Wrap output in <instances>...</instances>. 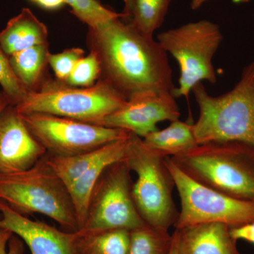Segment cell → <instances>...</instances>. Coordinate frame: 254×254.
Masks as SVG:
<instances>
[{
  "label": "cell",
  "mask_w": 254,
  "mask_h": 254,
  "mask_svg": "<svg viewBox=\"0 0 254 254\" xmlns=\"http://www.w3.org/2000/svg\"><path fill=\"white\" fill-rule=\"evenodd\" d=\"M71 7L74 15L88 28H93L100 23L115 18H123V13H117L103 6L98 0H64Z\"/></svg>",
  "instance_id": "cell-22"
},
{
  "label": "cell",
  "mask_w": 254,
  "mask_h": 254,
  "mask_svg": "<svg viewBox=\"0 0 254 254\" xmlns=\"http://www.w3.org/2000/svg\"><path fill=\"white\" fill-rule=\"evenodd\" d=\"M84 56V50L81 48H69L57 54L50 53L48 64L54 71L56 79L64 82L69 76L76 63Z\"/></svg>",
  "instance_id": "cell-25"
},
{
  "label": "cell",
  "mask_w": 254,
  "mask_h": 254,
  "mask_svg": "<svg viewBox=\"0 0 254 254\" xmlns=\"http://www.w3.org/2000/svg\"><path fill=\"white\" fill-rule=\"evenodd\" d=\"M0 227L19 237L31 254H76V232L59 230L46 222L33 220L0 200Z\"/></svg>",
  "instance_id": "cell-13"
},
{
  "label": "cell",
  "mask_w": 254,
  "mask_h": 254,
  "mask_svg": "<svg viewBox=\"0 0 254 254\" xmlns=\"http://www.w3.org/2000/svg\"><path fill=\"white\" fill-rule=\"evenodd\" d=\"M157 38L180 66L179 85L173 93L175 98H188L193 88L202 81L216 83L213 59L223 40L218 24L200 20L162 32Z\"/></svg>",
  "instance_id": "cell-7"
},
{
  "label": "cell",
  "mask_w": 254,
  "mask_h": 254,
  "mask_svg": "<svg viewBox=\"0 0 254 254\" xmlns=\"http://www.w3.org/2000/svg\"><path fill=\"white\" fill-rule=\"evenodd\" d=\"M9 104V100L6 98V95L3 93L2 91H0V113ZM0 218H1V214H0Z\"/></svg>",
  "instance_id": "cell-31"
},
{
  "label": "cell",
  "mask_w": 254,
  "mask_h": 254,
  "mask_svg": "<svg viewBox=\"0 0 254 254\" xmlns=\"http://www.w3.org/2000/svg\"><path fill=\"white\" fill-rule=\"evenodd\" d=\"M0 200L26 216L45 215L64 231L79 229L68 189L50 166L46 155L27 170L0 174Z\"/></svg>",
  "instance_id": "cell-4"
},
{
  "label": "cell",
  "mask_w": 254,
  "mask_h": 254,
  "mask_svg": "<svg viewBox=\"0 0 254 254\" xmlns=\"http://www.w3.org/2000/svg\"><path fill=\"white\" fill-rule=\"evenodd\" d=\"M125 6L123 14L124 19L131 20L133 16V8H134V0H124Z\"/></svg>",
  "instance_id": "cell-29"
},
{
  "label": "cell",
  "mask_w": 254,
  "mask_h": 254,
  "mask_svg": "<svg viewBox=\"0 0 254 254\" xmlns=\"http://www.w3.org/2000/svg\"><path fill=\"white\" fill-rule=\"evenodd\" d=\"M129 136L96 149L71 156H52L46 154L47 161L67 188L87 170L103 159L113 155H125Z\"/></svg>",
  "instance_id": "cell-16"
},
{
  "label": "cell",
  "mask_w": 254,
  "mask_h": 254,
  "mask_svg": "<svg viewBox=\"0 0 254 254\" xmlns=\"http://www.w3.org/2000/svg\"><path fill=\"white\" fill-rule=\"evenodd\" d=\"M21 115L32 135L52 156L79 154L127 138L131 133L46 114Z\"/></svg>",
  "instance_id": "cell-10"
},
{
  "label": "cell",
  "mask_w": 254,
  "mask_h": 254,
  "mask_svg": "<svg viewBox=\"0 0 254 254\" xmlns=\"http://www.w3.org/2000/svg\"><path fill=\"white\" fill-rule=\"evenodd\" d=\"M166 163L181 204L175 229L208 223L224 224L232 229L254 222V203L224 194L195 181L169 157Z\"/></svg>",
  "instance_id": "cell-9"
},
{
  "label": "cell",
  "mask_w": 254,
  "mask_h": 254,
  "mask_svg": "<svg viewBox=\"0 0 254 254\" xmlns=\"http://www.w3.org/2000/svg\"><path fill=\"white\" fill-rule=\"evenodd\" d=\"M208 1H211V0H190V8L193 11H195L200 9L205 3ZM232 1L235 3H246L248 2L250 0H232Z\"/></svg>",
  "instance_id": "cell-30"
},
{
  "label": "cell",
  "mask_w": 254,
  "mask_h": 254,
  "mask_svg": "<svg viewBox=\"0 0 254 254\" xmlns=\"http://www.w3.org/2000/svg\"><path fill=\"white\" fill-rule=\"evenodd\" d=\"M173 248H172L171 254H177V253L176 235H175V232H173Z\"/></svg>",
  "instance_id": "cell-32"
},
{
  "label": "cell",
  "mask_w": 254,
  "mask_h": 254,
  "mask_svg": "<svg viewBox=\"0 0 254 254\" xmlns=\"http://www.w3.org/2000/svg\"><path fill=\"white\" fill-rule=\"evenodd\" d=\"M32 2L47 10H57L66 4L64 0H31Z\"/></svg>",
  "instance_id": "cell-28"
},
{
  "label": "cell",
  "mask_w": 254,
  "mask_h": 254,
  "mask_svg": "<svg viewBox=\"0 0 254 254\" xmlns=\"http://www.w3.org/2000/svg\"><path fill=\"white\" fill-rule=\"evenodd\" d=\"M46 154L14 105H7L0 113V174L27 170Z\"/></svg>",
  "instance_id": "cell-12"
},
{
  "label": "cell",
  "mask_w": 254,
  "mask_h": 254,
  "mask_svg": "<svg viewBox=\"0 0 254 254\" xmlns=\"http://www.w3.org/2000/svg\"><path fill=\"white\" fill-rule=\"evenodd\" d=\"M131 173L125 158L105 169L92 191L86 218L78 231L131 232L146 225L132 195Z\"/></svg>",
  "instance_id": "cell-8"
},
{
  "label": "cell",
  "mask_w": 254,
  "mask_h": 254,
  "mask_svg": "<svg viewBox=\"0 0 254 254\" xmlns=\"http://www.w3.org/2000/svg\"><path fill=\"white\" fill-rule=\"evenodd\" d=\"M127 101L101 80L93 86L78 88L57 79H46L39 89L28 92L15 108L20 115L46 114L95 125Z\"/></svg>",
  "instance_id": "cell-6"
},
{
  "label": "cell",
  "mask_w": 254,
  "mask_h": 254,
  "mask_svg": "<svg viewBox=\"0 0 254 254\" xmlns=\"http://www.w3.org/2000/svg\"><path fill=\"white\" fill-rule=\"evenodd\" d=\"M130 232L125 230L76 232V254H127Z\"/></svg>",
  "instance_id": "cell-19"
},
{
  "label": "cell",
  "mask_w": 254,
  "mask_h": 254,
  "mask_svg": "<svg viewBox=\"0 0 254 254\" xmlns=\"http://www.w3.org/2000/svg\"><path fill=\"white\" fill-rule=\"evenodd\" d=\"M170 158L182 172L202 185L254 203L252 145L235 141L210 142Z\"/></svg>",
  "instance_id": "cell-3"
},
{
  "label": "cell",
  "mask_w": 254,
  "mask_h": 254,
  "mask_svg": "<svg viewBox=\"0 0 254 254\" xmlns=\"http://www.w3.org/2000/svg\"><path fill=\"white\" fill-rule=\"evenodd\" d=\"M0 86L1 91L9 100L10 104L16 106L21 103L28 91L15 76L10 65L9 56L0 46Z\"/></svg>",
  "instance_id": "cell-24"
},
{
  "label": "cell",
  "mask_w": 254,
  "mask_h": 254,
  "mask_svg": "<svg viewBox=\"0 0 254 254\" xmlns=\"http://www.w3.org/2000/svg\"><path fill=\"white\" fill-rule=\"evenodd\" d=\"M0 254H24L23 242L6 229L0 227Z\"/></svg>",
  "instance_id": "cell-26"
},
{
  "label": "cell",
  "mask_w": 254,
  "mask_h": 254,
  "mask_svg": "<svg viewBox=\"0 0 254 254\" xmlns=\"http://www.w3.org/2000/svg\"><path fill=\"white\" fill-rule=\"evenodd\" d=\"M49 44L39 45L9 57L15 76L28 92L39 89L46 79L45 73L50 55Z\"/></svg>",
  "instance_id": "cell-17"
},
{
  "label": "cell",
  "mask_w": 254,
  "mask_h": 254,
  "mask_svg": "<svg viewBox=\"0 0 254 254\" xmlns=\"http://www.w3.org/2000/svg\"><path fill=\"white\" fill-rule=\"evenodd\" d=\"M166 158L131 133L125 160L137 177L132 188L135 205L146 225L169 231L176 223L179 210L173 196L175 181Z\"/></svg>",
  "instance_id": "cell-5"
},
{
  "label": "cell",
  "mask_w": 254,
  "mask_h": 254,
  "mask_svg": "<svg viewBox=\"0 0 254 254\" xmlns=\"http://www.w3.org/2000/svg\"><path fill=\"white\" fill-rule=\"evenodd\" d=\"M86 42L99 62L98 80L127 100L147 92L173 94L175 86L168 54L131 20L115 18L88 28Z\"/></svg>",
  "instance_id": "cell-1"
},
{
  "label": "cell",
  "mask_w": 254,
  "mask_h": 254,
  "mask_svg": "<svg viewBox=\"0 0 254 254\" xmlns=\"http://www.w3.org/2000/svg\"><path fill=\"white\" fill-rule=\"evenodd\" d=\"M172 0H134L131 23L147 36H153L162 26Z\"/></svg>",
  "instance_id": "cell-21"
},
{
  "label": "cell",
  "mask_w": 254,
  "mask_h": 254,
  "mask_svg": "<svg viewBox=\"0 0 254 254\" xmlns=\"http://www.w3.org/2000/svg\"><path fill=\"white\" fill-rule=\"evenodd\" d=\"M177 254H241L231 228L220 223L175 229Z\"/></svg>",
  "instance_id": "cell-14"
},
{
  "label": "cell",
  "mask_w": 254,
  "mask_h": 254,
  "mask_svg": "<svg viewBox=\"0 0 254 254\" xmlns=\"http://www.w3.org/2000/svg\"><path fill=\"white\" fill-rule=\"evenodd\" d=\"M173 245V235L168 230L145 225L130 232L127 254H170Z\"/></svg>",
  "instance_id": "cell-20"
},
{
  "label": "cell",
  "mask_w": 254,
  "mask_h": 254,
  "mask_svg": "<svg viewBox=\"0 0 254 254\" xmlns=\"http://www.w3.org/2000/svg\"><path fill=\"white\" fill-rule=\"evenodd\" d=\"M100 64L94 53L83 57L76 63L69 76L63 83L69 86L87 88L93 86L100 78Z\"/></svg>",
  "instance_id": "cell-23"
},
{
  "label": "cell",
  "mask_w": 254,
  "mask_h": 254,
  "mask_svg": "<svg viewBox=\"0 0 254 254\" xmlns=\"http://www.w3.org/2000/svg\"><path fill=\"white\" fill-rule=\"evenodd\" d=\"M180 111L171 93L147 92L134 95L123 107L95 125L130 132L143 138L161 122L176 121Z\"/></svg>",
  "instance_id": "cell-11"
},
{
  "label": "cell",
  "mask_w": 254,
  "mask_h": 254,
  "mask_svg": "<svg viewBox=\"0 0 254 254\" xmlns=\"http://www.w3.org/2000/svg\"><path fill=\"white\" fill-rule=\"evenodd\" d=\"M199 109L193 124L198 144L235 141L254 147V62L243 68L232 90L213 96L203 83L192 90Z\"/></svg>",
  "instance_id": "cell-2"
},
{
  "label": "cell",
  "mask_w": 254,
  "mask_h": 254,
  "mask_svg": "<svg viewBox=\"0 0 254 254\" xmlns=\"http://www.w3.org/2000/svg\"><path fill=\"white\" fill-rule=\"evenodd\" d=\"M143 140L150 148L167 158L184 154L198 145L193 124L180 120L172 122L170 126L163 129L151 132Z\"/></svg>",
  "instance_id": "cell-18"
},
{
  "label": "cell",
  "mask_w": 254,
  "mask_h": 254,
  "mask_svg": "<svg viewBox=\"0 0 254 254\" xmlns=\"http://www.w3.org/2000/svg\"><path fill=\"white\" fill-rule=\"evenodd\" d=\"M231 234L235 240L245 241L254 245V222L232 228Z\"/></svg>",
  "instance_id": "cell-27"
},
{
  "label": "cell",
  "mask_w": 254,
  "mask_h": 254,
  "mask_svg": "<svg viewBox=\"0 0 254 254\" xmlns=\"http://www.w3.org/2000/svg\"><path fill=\"white\" fill-rule=\"evenodd\" d=\"M47 26L28 8L8 21L0 31V46L8 56L31 47L48 43Z\"/></svg>",
  "instance_id": "cell-15"
}]
</instances>
